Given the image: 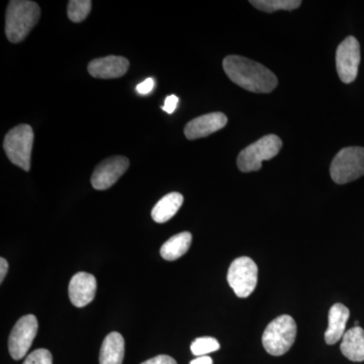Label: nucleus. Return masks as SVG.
Wrapping results in <instances>:
<instances>
[{"mask_svg": "<svg viewBox=\"0 0 364 364\" xmlns=\"http://www.w3.org/2000/svg\"><path fill=\"white\" fill-rule=\"evenodd\" d=\"M178 97L176 95H171L166 97L165 100L164 105L162 107V109L166 112L167 114H173L176 112L177 105H178Z\"/></svg>", "mask_w": 364, "mask_h": 364, "instance_id": "5701e85b", "label": "nucleus"}, {"mask_svg": "<svg viewBox=\"0 0 364 364\" xmlns=\"http://www.w3.org/2000/svg\"><path fill=\"white\" fill-rule=\"evenodd\" d=\"M23 364H53L51 352L47 349H38L28 354Z\"/></svg>", "mask_w": 364, "mask_h": 364, "instance_id": "4be33fe9", "label": "nucleus"}, {"mask_svg": "<svg viewBox=\"0 0 364 364\" xmlns=\"http://www.w3.org/2000/svg\"><path fill=\"white\" fill-rule=\"evenodd\" d=\"M155 85V81L153 78H147L145 81H143L142 83H140V85H136V92L139 93V95H148V93H150L151 91L153 90V88H154Z\"/></svg>", "mask_w": 364, "mask_h": 364, "instance_id": "b1692460", "label": "nucleus"}, {"mask_svg": "<svg viewBox=\"0 0 364 364\" xmlns=\"http://www.w3.org/2000/svg\"><path fill=\"white\" fill-rule=\"evenodd\" d=\"M9 272V263L4 257L0 258V282H4L6 273Z\"/></svg>", "mask_w": 364, "mask_h": 364, "instance_id": "a878e982", "label": "nucleus"}, {"mask_svg": "<svg viewBox=\"0 0 364 364\" xmlns=\"http://www.w3.org/2000/svg\"><path fill=\"white\" fill-rule=\"evenodd\" d=\"M342 354L354 363L364 361V330L361 327H353L345 332L340 345Z\"/></svg>", "mask_w": 364, "mask_h": 364, "instance_id": "2eb2a0df", "label": "nucleus"}, {"mask_svg": "<svg viewBox=\"0 0 364 364\" xmlns=\"http://www.w3.org/2000/svg\"><path fill=\"white\" fill-rule=\"evenodd\" d=\"M130 161L124 156H112L97 165L91 176V186L97 191H105L114 186L129 168Z\"/></svg>", "mask_w": 364, "mask_h": 364, "instance_id": "9d476101", "label": "nucleus"}, {"mask_svg": "<svg viewBox=\"0 0 364 364\" xmlns=\"http://www.w3.org/2000/svg\"><path fill=\"white\" fill-rule=\"evenodd\" d=\"M227 123L226 114L223 112H210L191 119L184 128V134L188 140L205 138L222 130L226 127Z\"/></svg>", "mask_w": 364, "mask_h": 364, "instance_id": "9b49d317", "label": "nucleus"}, {"mask_svg": "<svg viewBox=\"0 0 364 364\" xmlns=\"http://www.w3.org/2000/svg\"><path fill=\"white\" fill-rule=\"evenodd\" d=\"M282 147V141L279 136L272 134L262 136L241 151L237 159V166L242 172L258 171L262 167V162L277 156Z\"/></svg>", "mask_w": 364, "mask_h": 364, "instance_id": "39448f33", "label": "nucleus"}, {"mask_svg": "<svg viewBox=\"0 0 364 364\" xmlns=\"http://www.w3.org/2000/svg\"><path fill=\"white\" fill-rule=\"evenodd\" d=\"M124 340L119 333L107 335L100 348V364H123Z\"/></svg>", "mask_w": 364, "mask_h": 364, "instance_id": "dca6fc26", "label": "nucleus"}, {"mask_svg": "<svg viewBox=\"0 0 364 364\" xmlns=\"http://www.w3.org/2000/svg\"><path fill=\"white\" fill-rule=\"evenodd\" d=\"M97 279L87 272H78L69 284V298L72 305L83 308L95 299L97 293Z\"/></svg>", "mask_w": 364, "mask_h": 364, "instance_id": "f8f14e48", "label": "nucleus"}, {"mask_svg": "<svg viewBox=\"0 0 364 364\" xmlns=\"http://www.w3.org/2000/svg\"><path fill=\"white\" fill-rule=\"evenodd\" d=\"M360 64V46L354 37H347L336 51V68L342 82H353L358 77Z\"/></svg>", "mask_w": 364, "mask_h": 364, "instance_id": "1a4fd4ad", "label": "nucleus"}, {"mask_svg": "<svg viewBox=\"0 0 364 364\" xmlns=\"http://www.w3.org/2000/svg\"><path fill=\"white\" fill-rule=\"evenodd\" d=\"M223 67L230 80L251 92L269 93L279 85L277 76L269 69L245 57L228 56Z\"/></svg>", "mask_w": 364, "mask_h": 364, "instance_id": "f257e3e1", "label": "nucleus"}, {"mask_svg": "<svg viewBox=\"0 0 364 364\" xmlns=\"http://www.w3.org/2000/svg\"><path fill=\"white\" fill-rule=\"evenodd\" d=\"M191 349L193 355L200 358V356H205L208 353L219 350L220 343L218 340L212 337H200L191 343Z\"/></svg>", "mask_w": 364, "mask_h": 364, "instance_id": "412c9836", "label": "nucleus"}, {"mask_svg": "<svg viewBox=\"0 0 364 364\" xmlns=\"http://www.w3.org/2000/svg\"><path fill=\"white\" fill-rule=\"evenodd\" d=\"M92 2L90 0H71L68 2L67 14L69 20L73 23H81L90 14Z\"/></svg>", "mask_w": 364, "mask_h": 364, "instance_id": "aec40b11", "label": "nucleus"}, {"mask_svg": "<svg viewBox=\"0 0 364 364\" xmlns=\"http://www.w3.org/2000/svg\"><path fill=\"white\" fill-rule=\"evenodd\" d=\"M128 59L121 56H107L92 60L88 64V72L92 77L114 79L124 76L128 71Z\"/></svg>", "mask_w": 364, "mask_h": 364, "instance_id": "ddd939ff", "label": "nucleus"}, {"mask_svg": "<svg viewBox=\"0 0 364 364\" xmlns=\"http://www.w3.org/2000/svg\"><path fill=\"white\" fill-rule=\"evenodd\" d=\"M350 312L342 304H335L329 311V326L325 332L326 343L333 345L343 338Z\"/></svg>", "mask_w": 364, "mask_h": 364, "instance_id": "4468645a", "label": "nucleus"}, {"mask_svg": "<svg viewBox=\"0 0 364 364\" xmlns=\"http://www.w3.org/2000/svg\"><path fill=\"white\" fill-rule=\"evenodd\" d=\"M183 200V196L179 193H170L168 195L163 196L161 200L153 208L152 219L159 224L168 222L178 212Z\"/></svg>", "mask_w": 364, "mask_h": 364, "instance_id": "f3484780", "label": "nucleus"}, {"mask_svg": "<svg viewBox=\"0 0 364 364\" xmlns=\"http://www.w3.org/2000/svg\"><path fill=\"white\" fill-rule=\"evenodd\" d=\"M189 364H213V359L210 356H200V358L193 359Z\"/></svg>", "mask_w": 364, "mask_h": 364, "instance_id": "bb28decb", "label": "nucleus"}, {"mask_svg": "<svg viewBox=\"0 0 364 364\" xmlns=\"http://www.w3.org/2000/svg\"><path fill=\"white\" fill-rule=\"evenodd\" d=\"M38 320L33 315L21 317L14 325L9 339V350L16 360L25 358L37 336Z\"/></svg>", "mask_w": 364, "mask_h": 364, "instance_id": "6e6552de", "label": "nucleus"}, {"mask_svg": "<svg viewBox=\"0 0 364 364\" xmlns=\"http://www.w3.org/2000/svg\"><path fill=\"white\" fill-rule=\"evenodd\" d=\"M33 131L28 124H18L11 129L4 138V149L9 161L30 171L33 144Z\"/></svg>", "mask_w": 364, "mask_h": 364, "instance_id": "20e7f679", "label": "nucleus"}, {"mask_svg": "<svg viewBox=\"0 0 364 364\" xmlns=\"http://www.w3.org/2000/svg\"><path fill=\"white\" fill-rule=\"evenodd\" d=\"M250 4L255 9L264 13H274L277 11H294L301 6V0H251Z\"/></svg>", "mask_w": 364, "mask_h": 364, "instance_id": "6ab92c4d", "label": "nucleus"}, {"mask_svg": "<svg viewBox=\"0 0 364 364\" xmlns=\"http://www.w3.org/2000/svg\"><path fill=\"white\" fill-rule=\"evenodd\" d=\"M141 364H177L176 359L170 358L168 355H158L156 358L144 361Z\"/></svg>", "mask_w": 364, "mask_h": 364, "instance_id": "393cba45", "label": "nucleus"}, {"mask_svg": "<svg viewBox=\"0 0 364 364\" xmlns=\"http://www.w3.org/2000/svg\"><path fill=\"white\" fill-rule=\"evenodd\" d=\"M41 9L36 2L11 0L6 9V33L14 44L23 42L40 20Z\"/></svg>", "mask_w": 364, "mask_h": 364, "instance_id": "f03ea898", "label": "nucleus"}, {"mask_svg": "<svg viewBox=\"0 0 364 364\" xmlns=\"http://www.w3.org/2000/svg\"><path fill=\"white\" fill-rule=\"evenodd\" d=\"M333 181L348 183L364 176V148L348 147L340 151L330 167Z\"/></svg>", "mask_w": 364, "mask_h": 364, "instance_id": "423d86ee", "label": "nucleus"}, {"mask_svg": "<svg viewBox=\"0 0 364 364\" xmlns=\"http://www.w3.org/2000/svg\"><path fill=\"white\" fill-rule=\"evenodd\" d=\"M193 236L189 232H181V233L171 237L169 240L163 244L160 249L163 259L173 261L178 259L181 256L188 252L191 248Z\"/></svg>", "mask_w": 364, "mask_h": 364, "instance_id": "a211bd4d", "label": "nucleus"}, {"mask_svg": "<svg viewBox=\"0 0 364 364\" xmlns=\"http://www.w3.org/2000/svg\"><path fill=\"white\" fill-rule=\"evenodd\" d=\"M227 280L237 296L248 298L257 286V265L247 256L237 258L230 265Z\"/></svg>", "mask_w": 364, "mask_h": 364, "instance_id": "0eeeda50", "label": "nucleus"}, {"mask_svg": "<svg viewBox=\"0 0 364 364\" xmlns=\"http://www.w3.org/2000/svg\"><path fill=\"white\" fill-rule=\"evenodd\" d=\"M296 322L291 316H279L268 324L263 333V347L270 355H284L296 341Z\"/></svg>", "mask_w": 364, "mask_h": 364, "instance_id": "7ed1b4c3", "label": "nucleus"}]
</instances>
